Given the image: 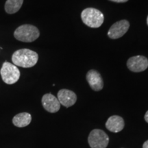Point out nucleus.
Instances as JSON below:
<instances>
[{"mask_svg":"<svg viewBox=\"0 0 148 148\" xmlns=\"http://www.w3.org/2000/svg\"><path fill=\"white\" fill-rule=\"evenodd\" d=\"M143 148H148V140H146L145 142H144L143 145Z\"/></svg>","mask_w":148,"mask_h":148,"instance_id":"2eb2a0df","label":"nucleus"},{"mask_svg":"<svg viewBox=\"0 0 148 148\" xmlns=\"http://www.w3.org/2000/svg\"><path fill=\"white\" fill-rule=\"evenodd\" d=\"M57 98L60 104L66 108L73 106L77 101L76 94L68 89H61L59 90Z\"/></svg>","mask_w":148,"mask_h":148,"instance_id":"9d476101","label":"nucleus"},{"mask_svg":"<svg viewBox=\"0 0 148 148\" xmlns=\"http://www.w3.org/2000/svg\"><path fill=\"white\" fill-rule=\"evenodd\" d=\"M130 23L127 20H121L114 23L109 29L108 36L112 39H117L123 36L127 32Z\"/></svg>","mask_w":148,"mask_h":148,"instance_id":"423d86ee","label":"nucleus"},{"mask_svg":"<svg viewBox=\"0 0 148 148\" xmlns=\"http://www.w3.org/2000/svg\"><path fill=\"white\" fill-rule=\"evenodd\" d=\"M86 80L90 88L95 91H99L103 87V82L100 73L95 70H90L86 73Z\"/></svg>","mask_w":148,"mask_h":148,"instance_id":"1a4fd4ad","label":"nucleus"},{"mask_svg":"<svg viewBox=\"0 0 148 148\" xmlns=\"http://www.w3.org/2000/svg\"><path fill=\"white\" fill-rule=\"evenodd\" d=\"M42 105L47 112L51 113L58 112L60 108V103L58 98L51 93H47L42 96Z\"/></svg>","mask_w":148,"mask_h":148,"instance_id":"6e6552de","label":"nucleus"},{"mask_svg":"<svg viewBox=\"0 0 148 148\" xmlns=\"http://www.w3.org/2000/svg\"><path fill=\"white\" fill-rule=\"evenodd\" d=\"M147 25H148V16H147Z\"/></svg>","mask_w":148,"mask_h":148,"instance_id":"f3484780","label":"nucleus"},{"mask_svg":"<svg viewBox=\"0 0 148 148\" xmlns=\"http://www.w3.org/2000/svg\"><path fill=\"white\" fill-rule=\"evenodd\" d=\"M88 142L91 148H106L108 145L109 137L104 131L95 129L88 135Z\"/></svg>","mask_w":148,"mask_h":148,"instance_id":"39448f33","label":"nucleus"},{"mask_svg":"<svg viewBox=\"0 0 148 148\" xmlns=\"http://www.w3.org/2000/svg\"><path fill=\"white\" fill-rule=\"evenodd\" d=\"M39 36L38 29L34 25L29 24H24L18 27L14 32V36L16 40L25 42L34 41Z\"/></svg>","mask_w":148,"mask_h":148,"instance_id":"f03ea898","label":"nucleus"},{"mask_svg":"<svg viewBox=\"0 0 148 148\" xmlns=\"http://www.w3.org/2000/svg\"><path fill=\"white\" fill-rule=\"evenodd\" d=\"M32 121V116L27 112H21L16 114L12 119V123L18 127H23L28 125Z\"/></svg>","mask_w":148,"mask_h":148,"instance_id":"f8f14e48","label":"nucleus"},{"mask_svg":"<svg viewBox=\"0 0 148 148\" xmlns=\"http://www.w3.org/2000/svg\"><path fill=\"white\" fill-rule=\"evenodd\" d=\"M0 74L3 82L8 84H14L20 77V71L17 66L8 62H3Z\"/></svg>","mask_w":148,"mask_h":148,"instance_id":"20e7f679","label":"nucleus"},{"mask_svg":"<svg viewBox=\"0 0 148 148\" xmlns=\"http://www.w3.org/2000/svg\"><path fill=\"white\" fill-rule=\"evenodd\" d=\"M144 118H145V121L147 122V123H148V110L146 112V113L145 114V116H144Z\"/></svg>","mask_w":148,"mask_h":148,"instance_id":"dca6fc26","label":"nucleus"},{"mask_svg":"<svg viewBox=\"0 0 148 148\" xmlns=\"http://www.w3.org/2000/svg\"><path fill=\"white\" fill-rule=\"evenodd\" d=\"M23 0H7L5 3V11L12 14L17 12L23 5Z\"/></svg>","mask_w":148,"mask_h":148,"instance_id":"ddd939ff","label":"nucleus"},{"mask_svg":"<svg viewBox=\"0 0 148 148\" xmlns=\"http://www.w3.org/2000/svg\"><path fill=\"white\" fill-rule=\"evenodd\" d=\"M81 18L85 25L92 28L99 27L104 21V16L102 12L93 8L84 9L81 13Z\"/></svg>","mask_w":148,"mask_h":148,"instance_id":"7ed1b4c3","label":"nucleus"},{"mask_svg":"<svg viewBox=\"0 0 148 148\" xmlns=\"http://www.w3.org/2000/svg\"><path fill=\"white\" fill-rule=\"evenodd\" d=\"M111 1H113V2H116V3H125L127 2L128 0H110Z\"/></svg>","mask_w":148,"mask_h":148,"instance_id":"4468645a","label":"nucleus"},{"mask_svg":"<svg viewBox=\"0 0 148 148\" xmlns=\"http://www.w3.org/2000/svg\"><path fill=\"white\" fill-rule=\"evenodd\" d=\"M127 68L132 72H141L148 67V59L143 56H136L127 61Z\"/></svg>","mask_w":148,"mask_h":148,"instance_id":"0eeeda50","label":"nucleus"},{"mask_svg":"<svg viewBox=\"0 0 148 148\" xmlns=\"http://www.w3.org/2000/svg\"><path fill=\"white\" fill-rule=\"evenodd\" d=\"M38 53L29 49H21L16 51L12 56V61L16 66L30 68L37 63Z\"/></svg>","mask_w":148,"mask_h":148,"instance_id":"f257e3e1","label":"nucleus"},{"mask_svg":"<svg viewBox=\"0 0 148 148\" xmlns=\"http://www.w3.org/2000/svg\"><path fill=\"white\" fill-rule=\"evenodd\" d=\"M125 125L124 121L121 116L112 115L110 116L106 123V127L112 132H119L123 129Z\"/></svg>","mask_w":148,"mask_h":148,"instance_id":"9b49d317","label":"nucleus"}]
</instances>
